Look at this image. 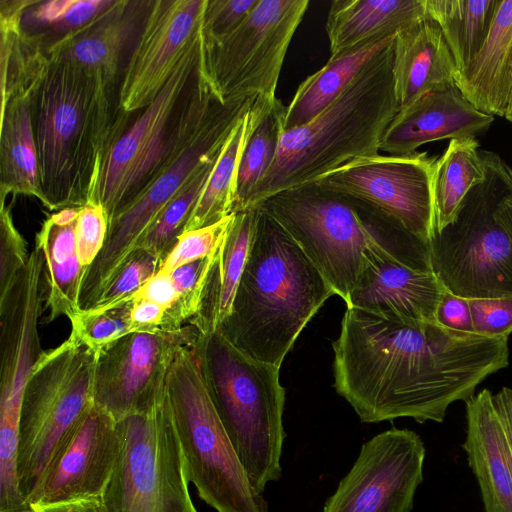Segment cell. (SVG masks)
<instances>
[{"instance_id": "1", "label": "cell", "mask_w": 512, "mask_h": 512, "mask_svg": "<svg viewBox=\"0 0 512 512\" xmlns=\"http://www.w3.org/2000/svg\"><path fill=\"white\" fill-rule=\"evenodd\" d=\"M334 351V388L361 422H442L509 363L508 337L407 322L347 307Z\"/></svg>"}, {"instance_id": "2", "label": "cell", "mask_w": 512, "mask_h": 512, "mask_svg": "<svg viewBox=\"0 0 512 512\" xmlns=\"http://www.w3.org/2000/svg\"><path fill=\"white\" fill-rule=\"evenodd\" d=\"M113 85L101 73L48 58L32 100L43 205L93 203L106 156L126 131L113 108Z\"/></svg>"}, {"instance_id": "3", "label": "cell", "mask_w": 512, "mask_h": 512, "mask_svg": "<svg viewBox=\"0 0 512 512\" xmlns=\"http://www.w3.org/2000/svg\"><path fill=\"white\" fill-rule=\"evenodd\" d=\"M255 207L289 233L345 303L365 266L377 256L432 271L430 243L358 197L311 182Z\"/></svg>"}, {"instance_id": "4", "label": "cell", "mask_w": 512, "mask_h": 512, "mask_svg": "<svg viewBox=\"0 0 512 512\" xmlns=\"http://www.w3.org/2000/svg\"><path fill=\"white\" fill-rule=\"evenodd\" d=\"M334 294L298 243L259 210L231 311L217 330L248 357L280 367L303 328Z\"/></svg>"}, {"instance_id": "5", "label": "cell", "mask_w": 512, "mask_h": 512, "mask_svg": "<svg viewBox=\"0 0 512 512\" xmlns=\"http://www.w3.org/2000/svg\"><path fill=\"white\" fill-rule=\"evenodd\" d=\"M393 41L317 116L282 130L273 162L246 209L309 184L353 159L380 152L385 130L399 110L392 73Z\"/></svg>"}, {"instance_id": "6", "label": "cell", "mask_w": 512, "mask_h": 512, "mask_svg": "<svg viewBox=\"0 0 512 512\" xmlns=\"http://www.w3.org/2000/svg\"><path fill=\"white\" fill-rule=\"evenodd\" d=\"M252 102L225 104L206 82L195 80L191 84L156 174L109 220L104 246L83 279L86 295H102L163 208L199 171L217 160Z\"/></svg>"}, {"instance_id": "7", "label": "cell", "mask_w": 512, "mask_h": 512, "mask_svg": "<svg viewBox=\"0 0 512 512\" xmlns=\"http://www.w3.org/2000/svg\"><path fill=\"white\" fill-rule=\"evenodd\" d=\"M196 347L219 418L251 484L262 493L282 473L280 367L248 357L218 330L199 333Z\"/></svg>"}, {"instance_id": "8", "label": "cell", "mask_w": 512, "mask_h": 512, "mask_svg": "<svg viewBox=\"0 0 512 512\" xmlns=\"http://www.w3.org/2000/svg\"><path fill=\"white\" fill-rule=\"evenodd\" d=\"M480 154L484 182L430 240L432 272L467 299L512 295V168L495 152Z\"/></svg>"}, {"instance_id": "9", "label": "cell", "mask_w": 512, "mask_h": 512, "mask_svg": "<svg viewBox=\"0 0 512 512\" xmlns=\"http://www.w3.org/2000/svg\"><path fill=\"white\" fill-rule=\"evenodd\" d=\"M197 339L179 348L166 380L189 480L217 512H268L267 501L251 484L212 402Z\"/></svg>"}, {"instance_id": "10", "label": "cell", "mask_w": 512, "mask_h": 512, "mask_svg": "<svg viewBox=\"0 0 512 512\" xmlns=\"http://www.w3.org/2000/svg\"><path fill=\"white\" fill-rule=\"evenodd\" d=\"M97 356L69 336L44 351L26 385L18 475L21 492L30 505L60 445L93 405Z\"/></svg>"}, {"instance_id": "11", "label": "cell", "mask_w": 512, "mask_h": 512, "mask_svg": "<svg viewBox=\"0 0 512 512\" xmlns=\"http://www.w3.org/2000/svg\"><path fill=\"white\" fill-rule=\"evenodd\" d=\"M119 452L104 512H198L166 387L148 409L117 421Z\"/></svg>"}, {"instance_id": "12", "label": "cell", "mask_w": 512, "mask_h": 512, "mask_svg": "<svg viewBox=\"0 0 512 512\" xmlns=\"http://www.w3.org/2000/svg\"><path fill=\"white\" fill-rule=\"evenodd\" d=\"M309 6L308 0H259L231 35L202 41L198 67L225 104L275 100L284 59Z\"/></svg>"}, {"instance_id": "13", "label": "cell", "mask_w": 512, "mask_h": 512, "mask_svg": "<svg viewBox=\"0 0 512 512\" xmlns=\"http://www.w3.org/2000/svg\"><path fill=\"white\" fill-rule=\"evenodd\" d=\"M200 47L201 27L162 91L109 150L93 201L104 207L109 220L151 181L162 164L169 128L196 71Z\"/></svg>"}, {"instance_id": "14", "label": "cell", "mask_w": 512, "mask_h": 512, "mask_svg": "<svg viewBox=\"0 0 512 512\" xmlns=\"http://www.w3.org/2000/svg\"><path fill=\"white\" fill-rule=\"evenodd\" d=\"M198 335L188 324L176 331L132 332L109 344L97 356L93 404L116 422L148 409L165 390L176 352Z\"/></svg>"}, {"instance_id": "15", "label": "cell", "mask_w": 512, "mask_h": 512, "mask_svg": "<svg viewBox=\"0 0 512 512\" xmlns=\"http://www.w3.org/2000/svg\"><path fill=\"white\" fill-rule=\"evenodd\" d=\"M437 158L426 151L378 153L353 159L313 182L377 206L430 243L435 228L432 180Z\"/></svg>"}, {"instance_id": "16", "label": "cell", "mask_w": 512, "mask_h": 512, "mask_svg": "<svg viewBox=\"0 0 512 512\" xmlns=\"http://www.w3.org/2000/svg\"><path fill=\"white\" fill-rule=\"evenodd\" d=\"M425 446L409 429L392 428L365 442L323 512H410L423 481Z\"/></svg>"}, {"instance_id": "17", "label": "cell", "mask_w": 512, "mask_h": 512, "mask_svg": "<svg viewBox=\"0 0 512 512\" xmlns=\"http://www.w3.org/2000/svg\"><path fill=\"white\" fill-rule=\"evenodd\" d=\"M44 256L34 245L11 288L0 297V429L20 430L26 385L44 351L38 324L44 311Z\"/></svg>"}, {"instance_id": "18", "label": "cell", "mask_w": 512, "mask_h": 512, "mask_svg": "<svg viewBox=\"0 0 512 512\" xmlns=\"http://www.w3.org/2000/svg\"><path fill=\"white\" fill-rule=\"evenodd\" d=\"M206 5L207 0L151 2L120 84L117 104L123 113L156 99L198 34Z\"/></svg>"}, {"instance_id": "19", "label": "cell", "mask_w": 512, "mask_h": 512, "mask_svg": "<svg viewBox=\"0 0 512 512\" xmlns=\"http://www.w3.org/2000/svg\"><path fill=\"white\" fill-rule=\"evenodd\" d=\"M118 452L117 422L93 404L60 445L45 471L31 507L101 498L113 473Z\"/></svg>"}, {"instance_id": "20", "label": "cell", "mask_w": 512, "mask_h": 512, "mask_svg": "<svg viewBox=\"0 0 512 512\" xmlns=\"http://www.w3.org/2000/svg\"><path fill=\"white\" fill-rule=\"evenodd\" d=\"M494 116L476 109L452 86L427 92L395 114L380 143L387 155H406L429 142L476 138L486 133Z\"/></svg>"}, {"instance_id": "21", "label": "cell", "mask_w": 512, "mask_h": 512, "mask_svg": "<svg viewBox=\"0 0 512 512\" xmlns=\"http://www.w3.org/2000/svg\"><path fill=\"white\" fill-rule=\"evenodd\" d=\"M446 289L432 271L375 257L364 268L346 306L400 321L436 322Z\"/></svg>"}, {"instance_id": "22", "label": "cell", "mask_w": 512, "mask_h": 512, "mask_svg": "<svg viewBox=\"0 0 512 512\" xmlns=\"http://www.w3.org/2000/svg\"><path fill=\"white\" fill-rule=\"evenodd\" d=\"M466 404L462 448L485 512H512V447L494 393L483 389Z\"/></svg>"}, {"instance_id": "23", "label": "cell", "mask_w": 512, "mask_h": 512, "mask_svg": "<svg viewBox=\"0 0 512 512\" xmlns=\"http://www.w3.org/2000/svg\"><path fill=\"white\" fill-rule=\"evenodd\" d=\"M457 72L440 27L428 16L395 36L392 73L399 109L427 92L455 86Z\"/></svg>"}, {"instance_id": "24", "label": "cell", "mask_w": 512, "mask_h": 512, "mask_svg": "<svg viewBox=\"0 0 512 512\" xmlns=\"http://www.w3.org/2000/svg\"><path fill=\"white\" fill-rule=\"evenodd\" d=\"M146 3L114 0L92 22L52 42L46 50L48 58L101 73L114 83L122 54L139 28Z\"/></svg>"}, {"instance_id": "25", "label": "cell", "mask_w": 512, "mask_h": 512, "mask_svg": "<svg viewBox=\"0 0 512 512\" xmlns=\"http://www.w3.org/2000/svg\"><path fill=\"white\" fill-rule=\"evenodd\" d=\"M426 16L424 0H334L325 26L329 59L396 36Z\"/></svg>"}, {"instance_id": "26", "label": "cell", "mask_w": 512, "mask_h": 512, "mask_svg": "<svg viewBox=\"0 0 512 512\" xmlns=\"http://www.w3.org/2000/svg\"><path fill=\"white\" fill-rule=\"evenodd\" d=\"M455 84L476 109L504 117L512 92V0H498L483 45Z\"/></svg>"}, {"instance_id": "27", "label": "cell", "mask_w": 512, "mask_h": 512, "mask_svg": "<svg viewBox=\"0 0 512 512\" xmlns=\"http://www.w3.org/2000/svg\"><path fill=\"white\" fill-rule=\"evenodd\" d=\"M76 221L62 223L50 214L35 236V246L44 256V310H48L43 320L45 324L61 316L70 319L80 311L79 299L86 269L77 255Z\"/></svg>"}, {"instance_id": "28", "label": "cell", "mask_w": 512, "mask_h": 512, "mask_svg": "<svg viewBox=\"0 0 512 512\" xmlns=\"http://www.w3.org/2000/svg\"><path fill=\"white\" fill-rule=\"evenodd\" d=\"M234 213V219L212 266L201 310L190 322L199 333L217 330L229 315L247 261L259 210L253 207Z\"/></svg>"}, {"instance_id": "29", "label": "cell", "mask_w": 512, "mask_h": 512, "mask_svg": "<svg viewBox=\"0 0 512 512\" xmlns=\"http://www.w3.org/2000/svg\"><path fill=\"white\" fill-rule=\"evenodd\" d=\"M33 95H18L1 105V204L8 194L35 197L43 203L33 128Z\"/></svg>"}, {"instance_id": "30", "label": "cell", "mask_w": 512, "mask_h": 512, "mask_svg": "<svg viewBox=\"0 0 512 512\" xmlns=\"http://www.w3.org/2000/svg\"><path fill=\"white\" fill-rule=\"evenodd\" d=\"M275 100L257 98L232 129L183 232L214 224L234 213L236 178L242 153L254 129Z\"/></svg>"}, {"instance_id": "31", "label": "cell", "mask_w": 512, "mask_h": 512, "mask_svg": "<svg viewBox=\"0 0 512 512\" xmlns=\"http://www.w3.org/2000/svg\"><path fill=\"white\" fill-rule=\"evenodd\" d=\"M394 38L392 36L339 58L329 59L321 69L308 76L286 106L283 130L301 126L317 116L346 88L361 68Z\"/></svg>"}, {"instance_id": "32", "label": "cell", "mask_w": 512, "mask_h": 512, "mask_svg": "<svg viewBox=\"0 0 512 512\" xmlns=\"http://www.w3.org/2000/svg\"><path fill=\"white\" fill-rule=\"evenodd\" d=\"M477 138L450 140L434 165L432 191L435 228L450 224L468 193L484 182L486 170Z\"/></svg>"}, {"instance_id": "33", "label": "cell", "mask_w": 512, "mask_h": 512, "mask_svg": "<svg viewBox=\"0 0 512 512\" xmlns=\"http://www.w3.org/2000/svg\"><path fill=\"white\" fill-rule=\"evenodd\" d=\"M498 0H424L450 49L458 72L465 69L483 45Z\"/></svg>"}, {"instance_id": "34", "label": "cell", "mask_w": 512, "mask_h": 512, "mask_svg": "<svg viewBox=\"0 0 512 512\" xmlns=\"http://www.w3.org/2000/svg\"><path fill=\"white\" fill-rule=\"evenodd\" d=\"M285 109L286 106L277 99L245 145L236 178L234 212L246 209L253 191L273 162L283 130Z\"/></svg>"}, {"instance_id": "35", "label": "cell", "mask_w": 512, "mask_h": 512, "mask_svg": "<svg viewBox=\"0 0 512 512\" xmlns=\"http://www.w3.org/2000/svg\"><path fill=\"white\" fill-rule=\"evenodd\" d=\"M215 163L216 161L199 171L172 198L150 226L138 248L152 252L163 262L177 238L183 233L184 226Z\"/></svg>"}, {"instance_id": "36", "label": "cell", "mask_w": 512, "mask_h": 512, "mask_svg": "<svg viewBox=\"0 0 512 512\" xmlns=\"http://www.w3.org/2000/svg\"><path fill=\"white\" fill-rule=\"evenodd\" d=\"M132 297V296H131ZM131 297L110 308L80 310L72 318L69 336L95 353L132 333Z\"/></svg>"}, {"instance_id": "37", "label": "cell", "mask_w": 512, "mask_h": 512, "mask_svg": "<svg viewBox=\"0 0 512 512\" xmlns=\"http://www.w3.org/2000/svg\"><path fill=\"white\" fill-rule=\"evenodd\" d=\"M234 214L214 224L183 232L164 258L159 272L169 273L188 262L215 254L227 234Z\"/></svg>"}, {"instance_id": "38", "label": "cell", "mask_w": 512, "mask_h": 512, "mask_svg": "<svg viewBox=\"0 0 512 512\" xmlns=\"http://www.w3.org/2000/svg\"><path fill=\"white\" fill-rule=\"evenodd\" d=\"M161 265L162 260L157 255L144 248H137L93 307L110 308L131 297L145 282L159 272Z\"/></svg>"}, {"instance_id": "39", "label": "cell", "mask_w": 512, "mask_h": 512, "mask_svg": "<svg viewBox=\"0 0 512 512\" xmlns=\"http://www.w3.org/2000/svg\"><path fill=\"white\" fill-rule=\"evenodd\" d=\"M219 251V249H218ZM218 251L212 256L188 262L169 272L180 295L177 319L181 326L200 312L205 288Z\"/></svg>"}, {"instance_id": "40", "label": "cell", "mask_w": 512, "mask_h": 512, "mask_svg": "<svg viewBox=\"0 0 512 512\" xmlns=\"http://www.w3.org/2000/svg\"><path fill=\"white\" fill-rule=\"evenodd\" d=\"M113 2L114 0H51L41 3L34 10L33 18L69 33L92 22Z\"/></svg>"}, {"instance_id": "41", "label": "cell", "mask_w": 512, "mask_h": 512, "mask_svg": "<svg viewBox=\"0 0 512 512\" xmlns=\"http://www.w3.org/2000/svg\"><path fill=\"white\" fill-rule=\"evenodd\" d=\"M259 0H207L201 35L205 44L218 43L248 18Z\"/></svg>"}, {"instance_id": "42", "label": "cell", "mask_w": 512, "mask_h": 512, "mask_svg": "<svg viewBox=\"0 0 512 512\" xmlns=\"http://www.w3.org/2000/svg\"><path fill=\"white\" fill-rule=\"evenodd\" d=\"M26 241L16 228L11 209L1 204L0 210V297L13 285L28 261Z\"/></svg>"}, {"instance_id": "43", "label": "cell", "mask_w": 512, "mask_h": 512, "mask_svg": "<svg viewBox=\"0 0 512 512\" xmlns=\"http://www.w3.org/2000/svg\"><path fill=\"white\" fill-rule=\"evenodd\" d=\"M109 219L101 204L88 203L79 209L75 227L80 264L86 270L101 252L108 232Z\"/></svg>"}, {"instance_id": "44", "label": "cell", "mask_w": 512, "mask_h": 512, "mask_svg": "<svg viewBox=\"0 0 512 512\" xmlns=\"http://www.w3.org/2000/svg\"><path fill=\"white\" fill-rule=\"evenodd\" d=\"M474 333L500 337L512 332V295L469 299Z\"/></svg>"}, {"instance_id": "45", "label": "cell", "mask_w": 512, "mask_h": 512, "mask_svg": "<svg viewBox=\"0 0 512 512\" xmlns=\"http://www.w3.org/2000/svg\"><path fill=\"white\" fill-rule=\"evenodd\" d=\"M133 296L157 303L165 309L163 330L176 331L184 327L179 324L177 319L180 295L169 273L158 272L145 282Z\"/></svg>"}, {"instance_id": "46", "label": "cell", "mask_w": 512, "mask_h": 512, "mask_svg": "<svg viewBox=\"0 0 512 512\" xmlns=\"http://www.w3.org/2000/svg\"><path fill=\"white\" fill-rule=\"evenodd\" d=\"M441 326L464 333H474L469 299L445 290L436 311Z\"/></svg>"}, {"instance_id": "47", "label": "cell", "mask_w": 512, "mask_h": 512, "mask_svg": "<svg viewBox=\"0 0 512 512\" xmlns=\"http://www.w3.org/2000/svg\"><path fill=\"white\" fill-rule=\"evenodd\" d=\"M166 311L157 303L131 297V326L133 332L162 329Z\"/></svg>"}, {"instance_id": "48", "label": "cell", "mask_w": 512, "mask_h": 512, "mask_svg": "<svg viewBox=\"0 0 512 512\" xmlns=\"http://www.w3.org/2000/svg\"><path fill=\"white\" fill-rule=\"evenodd\" d=\"M35 512H104L101 498L76 499L32 506Z\"/></svg>"}, {"instance_id": "49", "label": "cell", "mask_w": 512, "mask_h": 512, "mask_svg": "<svg viewBox=\"0 0 512 512\" xmlns=\"http://www.w3.org/2000/svg\"><path fill=\"white\" fill-rule=\"evenodd\" d=\"M494 398L503 418L512 447V389L503 387L494 393Z\"/></svg>"}, {"instance_id": "50", "label": "cell", "mask_w": 512, "mask_h": 512, "mask_svg": "<svg viewBox=\"0 0 512 512\" xmlns=\"http://www.w3.org/2000/svg\"><path fill=\"white\" fill-rule=\"evenodd\" d=\"M504 117L512 123V92L510 94V98L507 104V108L504 114Z\"/></svg>"}, {"instance_id": "51", "label": "cell", "mask_w": 512, "mask_h": 512, "mask_svg": "<svg viewBox=\"0 0 512 512\" xmlns=\"http://www.w3.org/2000/svg\"><path fill=\"white\" fill-rule=\"evenodd\" d=\"M30 512H35V510L32 508V510Z\"/></svg>"}]
</instances>
